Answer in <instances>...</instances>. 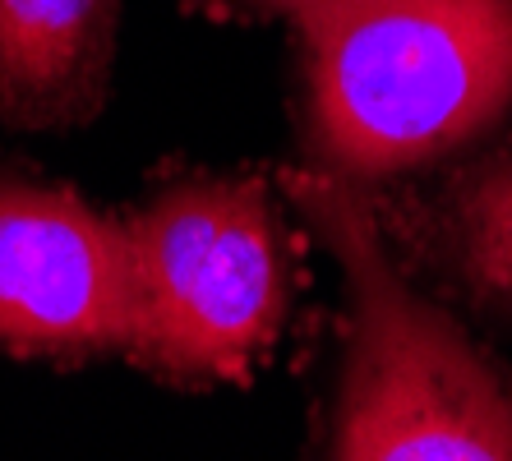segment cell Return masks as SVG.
<instances>
[{
	"label": "cell",
	"mask_w": 512,
	"mask_h": 461,
	"mask_svg": "<svg viewBox=\"0 0 512 461\" xmlns=\"http://www.w3.org/2000/svg\"><path fill=\"white\" fill-rule=\"evenodd\" d=\"M139 291L125 222L0 153V355L79 369L130 355Z\"/></svg>",
	"instance_id": "cell-4"
},
{
	"label": "cell",
	"mask_w": 512,
	"mask_h": 461,
	"mask_svg": "<svg viewBox=\"0 0 512 461\" xmlns=\"http://www.w3.org/2000/svg\"><path fill=\"white\" fill-rule=\"evenodd\" d=\"M134 254V369L167 388H240L273 355L296 240L259 171L171 162L120 213Z\"/></svg>",
	"instance_id": "cell-3"
},
{
	"label": "cell",
	"mask_w": 512,
	"mask_h": 461,
	"mask_svg": "<svg viewBox=\"0 0 512 461\" xmlns=\"http://www.w3.org/2000/svg\"><path fill=\"white\" fill-rule=\"evenodd\" d=\"M296 28L310 171L374 190L512 120V0H323Z\"/></svg>",
	"instance_id": "cell-2"
},
{
	"label": "cell",
	"mask_w": 512,
	"mask_h": 461,
	"mask_svg": "<svg viewBox=\"0 0 512 461\" xmlns=\"http://www.w3.org/2000/svg\"><path fill=\"white\" fill-rule=\"evenodd\" d=\"M194 14L208 19H231V24H254V19H300L305 10L323 5V0H176Z\"/></svg>",
	"instance_id": "cell-7"
},
{
	"label": "cell",
	"mask_w": 512,
	"mask_h": 461,
	"mask_svg": "<svg viewBox=\"0 0 512 461\" xmlns=\"http://www.w3.org/2000/svg\"><path fill=\"white\" fill-rule=\"evenodd\" d=\"M120 0H0V130H84L111 97Z\"/></svg>",
	"instance_id": "cell-6"
},
{
	"label": "cell",
	"mask_w": 512,
	"mask_h": 461,
	"mask_svg": "<svg viewBox=\"0 0 512 461\" xmlns=\"http://www.w3.org/2000/svg\"><path fill=\"white\" fill-rule=\"evenodd\" d=\"M282 190L342 277L323 461H512V365L406 268L370 190L310 166Z\"/></svg>",
	"instance_id": "cell-1"
},
{
	"label": "cell",
	"mask_w": 512,
	"mask_h": 461,
	"mask_svg": "<svg viewBox=\"0 0 512 461\" xmlns=\"http://www.w3.org/2000/svg\"><path fill=\"white\" fill-rule=\"evenodd\" d=\"M370 199L420 282L512 332V143L443 176L379 185Z\"/></svg>",
	"instance_id": "cell-5"
}]
</instances>
